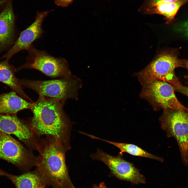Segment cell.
<instances>
[{"label": "cell", "mask_w": 188, "mask_h": 188, "mask_svg": "<svg viewBox=\"0 0 188 188\" xmlns=\"http://www.w3.org/2000/svg\"><path fill=\"white\" fill-rule=\"evenodd\" d=\"M65 102L56 98L39 95L31 109L33 114L29 123L37 138L43 135L52 136L70 148L71 122L63 110Z\"/></svg>", "instance_id": "1"}, {"label": "cell", "mask_w": 188, "mask_h": 188, "mask_svg": "<svg viewBox=\"0 0 188 188\" xmlns=\"http://www.w3.org/2000/svg\"><path fill=\"white\" fill-rule=\"evenodd\" d=\"M36 169L52 188H69L72 184L66 165L67 151L59 140L50 136L38 140Z\"/></svg>", "instance_id": "2"}, {"label": "cell", "mask_w": 188, "mask_h": 188, "mask_svg": "<svg viewBox=\"0 0 188 188\" xmlns=\"http://www.w3.org/2000/svg\"><path fill=\"white\" fill-rule=\"evenodd\" d=\"M19 80L23 87L33 90L39 95L57 99L64 102L69 98L78 100L79 91L82 86L81 79L74 75L46 81Z\"/></svg>", "instance_id": "3"}, {"label": "cell", "mask_w": 188, "mask_h": 188, "mask_svg": "<svg viewBox=\"0 0 188 188\" xmlns=\"http://www.w3.org/2000/svg\"><path fill=\"white\" fill-rule=\"evenodd\" d=\"M139 82L142 87L140 98L148 102L154 110L172 109L188 113V108L179 101L174 87L171 84L158 80Z\"/></svg>", "instance_id": "4"}, {"label": "cell", "mask_w": 188, "mask_h": 188, "mask_svg": "<svg viewBox=\"0 0 188 188\" xmlns=\"http://www.w3.org/2000/svg\"><path fill=\"white\" fill-rule=\"evenodd\" d=\"M184 61L179 58L173 52H160L136 75L139 81L158 80L178 87L181 84L175 74V70L179 67H185Z\"/></svg>", "instance_id": "5"}, {"label": "cell", "mask_w": 188, "mask_h": 188, "mask_svg": "<svg viewBox=\"0 0 188 188\" xmlns=\"http://www.w3.org/2000/svg\"><path fill=\"white\" fill-rule=\"evenodd\" d=\"M159 120L167 136L173 137L178 145L183 162L188 166V113L168 109L163 110Z\"/></svg>", "instance_id": "6"}, {"label": "cell", "mask_w": 188, "mask_h": 188, "mask_svg": "<svg viewBox=\"0 0 188 188\" xmlns=\"http://www.w3.org/2000/svg\"><path fill=\"white\" fill-rule=\"evenodd\" d=\"M27 50L28 55L26 61L17 70L34 69L54 78H67L72 75L68 62L65 59L53 56L44 50L36 49L32 45Z\"/></svg>", "instance_id": "7"}, {"label": "cell", "mask_w": 188, "mask_h": 188, "mask_svg": "<svg viewBox=\"0 0 188 188\" xmlns=\"http://www.w3.org/2000/svg\"><path fill=\"white\" fill-rule=\"evenodd\" d=\"M0 158L13 164L24 173L36 166L37 157L10 134L0 130Z\"/></svg>", "instance_id": "8"}, {"label": "cell", "mask_w": 188, "mask_h": 188, "mask_svg": "<svg viewBox=\"0 0 188 188\" xmlns=\"http://www.w3.org/2000/svg\"><path fill=\"white\" fill-rule=\"evenodd\" d=\"M120 153L117 156H112L98 149L90 156L94 160L104 163L119 179L135 184L145 183V179L144 176L132 163L125 160Z\"/></svg>", "instance_id": "9"}, {"label": "cell", "mask_w": 188, "mask_h": 188, "mask_svg": "<svg viewBox=\"0 0 188 188\" xmlns=\"http://www.w3.org/2000/svg\"><path fill=\"white\" fill-rule=\"evenodd\" d=\"M0 130L14 135L31 151L37 150L38 138L33 133L29 124L19 119L17 115L0 114Z\"/></svg>", "instance_id": "10"}, {"label": "cell", "mask_w": 188, "mask_h": 188, "mask_svg": "<svg viewBox=\"0 0 188 188\" xmlns=\"http://www.w3.org/2000/svg\"><path fill=\"white\" fill-rule=\"evenodd\" d=\"M52 10L37 12L34 22L21 33L19 38L10 50L3 56L9 60L14 55L19 51L27 50L33 42L40 38L44 31L42 27L43 21Z\"/></svg>", "instance_id": "11"}, {"label": "cell", "mask_w": 188, "mask_h": 188, "mask_svg": "<svg viewBox=\"0 0 188 188\" xmlns=\"http://www.w3.org/2000/svg\"><path fill=\"white\" fill-rule=\"evenodd\" d=\"M188 0H144L138 10L144 14L162 15L167 24L171 23L180 8Z\"/></svg>", "instance_id": "12"}, {"label": "cell", "mask_w": 188, "mask_h": 188, "mask_svg": "<svg viewBox=\"0 0 188 188\" xmlns=\"http://www.w3.org/2000/svg\"><path fill=\"white\" fill-rule=\"evenodd\" d=\"M34 102H29L17 95L13 91L0 94V114L16 115L19 111L26 109H31Z\"/></svg>", "instance_id": "13"}, {"label": "cell", "mask_w": 188, "mask_h": 188, "mask_svg": "<svg viewBox=\"0 0 188 188\" xmlns=\"http://www.w3.org/2000/svg\"><path fill=\"white\" fill-rule=\"evenodd\" d=\"M0 176L7 177L16 188H39L47 185L43 177L36 169L16 175L9 174L0 169Z\"/></svg>", "instance_id": "14"}, {"label": "cell", "mask_w": 188, "mask_h": 188, "mask_svg": "<svg viewBox=\"0 0 188 188\" xmlns=\"http://www.w3.org/2000/svg\"><path fill=\"white\" fill-rule=\"evenodd\" d=\"M15 17L11 3L0 14V48L11 42L13 36Z\"/></svg>", "instance_id": "15"}, {"label": "cell", "mask_w": 188, "mask_h": 188, "mask_svg": "<svg viewBox=\"0 0 188 188\" xmlns=\"http://www.w3.org/2000/svg\"><path fill=\"white\" fill-rule=\"evenodd\" d=\"M16 71L9 64L8 60L0 62V81L9 86L22 98L33 102L25 93L21 84L16 77Z\"/></svg>", "instance_id": "16"}, {"label": "cell", "mask_w": 188, "mask_h": 188, "mask_svg": "<svg viewBox=\"0 0 188 188\" xmlns=\"http://www.w3.org/2000/svg\"><path fill=\"white\" fill-rule=\"evenodd\" d=\"M90 137L92 138L101 140L115 146L120 150L121 153L126 152L133 156L148 158L161 162L163 161V158L152 155L133 144L108 141L92 135Z\"/></svg>", "instance_id": "17"}, {"label": "cell", "mask_w": 188, "mask_h": 188, "mask_svg": "<svg viewBox=\"0 0 188 188\" xmlns=\"http://www.w3.org/2000/svg\"><path fill=\"white\" fill-rule=\"evenodd\" d=\"M175 30L178 33L188 39V19L178 23L175 27Z\"/></svg>", "instance_id": "18"}, {"label": "cell", "mask_w": 188, "mask_h": 188, "mask_svg": "<svg viewBox=\"0 0 188 188\" xmlns=\"http://www.w3.org/2000/svg\"><path fill=\"white\" fill-rule=\"evenodd\" d=\"M57 6L63 7H68L74 0H54Z\"/></svg>", "instance_id": "19"}, {"label": "cell", "mask_w": 188, "mask_h": 188, "mask_svg": "<svg viewBox=\"0 0 188 188\" xmlns=\"http://www.w3.org/2000/svg\"><path fill=\"white\" fill-rule=\"evenodd\" d=\"M175 91L180 92L188 97V87L181 84L178 87H174Z\"/></svg>", "instance_id": "20"}, {"label": "cell", "mask_w": 188, "mask_h": 188, "mask_svg": "<svg viewBox=\"0 0 188 188\" xmlns=\"http://www.w3.org/2000/svg\"><path fill=\"white\" fill-rule=\"evenodd\" d=\"M95 188H108L105 186L103 183H101L99 185L96 186Z\"/></svg>", "instance_id": "21"}, {"label": "cell", "mask_w": 188, "mask_h": 188, "mask_svg": "<svg viewBox=\"0 0 188 188\" xmlns=\"http://www.w3.org/2000/svg\"><path fill=\"white\" fill-rule=\"evenodd\" d=\"M185 67L187 69L188 72V59L184 61ZM187 78L188 79V74L187 75Z\"/></svg>", "instance_id": "22"}, {"label": "cell", "mask_w": 188, "mask_h": 188, "mask_svg": "<svg viewBox=\"0 0 188 188\" xmlns=\"http://www.w3.org/2000/svg\"><path fill=\"white\" fill-rule=\"evenodd\" d=\"M9 0H0V6Z\"/></svg>", "instance_id": "23"}, {"label": "cell", "mask_w": 188, "mask_h": 188, "mask_svg": "<svg viewBox=\"0 0 188 188\" xmlns=\"http://www.w3.org/2000/svg\"><path fill=\"white\" fill-rule=\"evenodd\" d=\"M69 188H75L72 185Z\"/></svg>", "instance_id": "24"}, {"label": "cell", "mask_w": 188, "mask_h": 188, "mask_svg": "<svg viewBox=\"0 0 188 188\" xmlns=\"http://www.w3.org/2000/svg\"><path fill=\"white\" fill-rule=\"evenodd\" d=\"M45 187H46L45 186H42L39 188H45Z\"/></svg>", "instance_id": "25"}]
</instances>
